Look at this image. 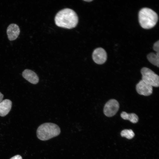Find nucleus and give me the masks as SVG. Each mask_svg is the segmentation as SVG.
<instances>
[{"label": "nucleus", "instance_id": "f257e3e1", "mask_svg": "<svg viewBox=\"0 0 159 159\" xmlns=\"http://www.w3.org/2000/svg\"><path fill=\"white\" fill-rule=\"evenodd\" d=\"M54 21L57 26L68 29L74 28L78 22L76 13L69 8H65L59 11L56 14Z\"/></svg>", "mask_w": 159, "mask_h": 159}, {"label": "nucleus", "instance_id": "f03ea898", "mask_svg": "<svg viewBox=\"0 0 159 159\" xmlns=\"http://www.w3.org/2000/svg\"><path fill=\"white\" fill-rule=\"evenodd\" d=\"M138 19L141 26L144 29H149L155 26L158 20V16L151 9L143 8L139 12Z\"/></svg>", "mask_w": 159, "mask_h": 159}, {"label": "nucleus", "instance_id": "7ed1b4c3", "mask_svg": "<svg viewBox=\"0 0 159 159\" xmlns=\"http://www.w3.org/2000/svg\"><path fill=\"white\" fill-rule=\"evenodd\" d=\"M59 127L57 124L47 122L40 125L37 130V135L39 140L45 141L58 135L60 133Z\"/></svg>", "mask_w": 159, "mask_h": 159}, {"label": "nucleus", "instance_id": "20e7f679", "mask_svg": "<svg viewBox=\"0 0 159 159\" xmlns=\"http://www.w3.org/2000/svg\"><path fill=\"white\" fill-rule=\"evenodd\" d=\"M142 80L152 87H158L159 85V77L150 69L143 67L141 70Z\"/></svg>", "mask_w": 159, "mask_h": 159}, {"label": "nucleus", "instance_id": "39448f33", "mask_svg": "<svg viewBox=\"0 0 159 159\" xmlns=\"http://www.w3.org/2000/svg\"><path fill=\"white\" fill-rule=\"evenodd\" d=\"M119 108V104L118 101L115 99H111L105 105L103 112L106 116L111 117L116 113Z\"/></svg>", "mask_w": 159, "mask_h": 159}, {"label": "nucleus", "instance_id": "423d86ee", "mask_svg": "<svg viewBox=\"0 0 159 159\" xmlns=\"http://www.w3.org/2000/svg\"><path fill=\"white\" fill-rule=\"evenodd\" d=\"M92 58L96 64H102L105 62L107 59V54L102 48L99 47L95 49L92 54Z\"/></svg>", "mask_w": 159, "mask_h": 159}, {"label": "nucleus", "instance_id": "0eeeda50", "mask_svg": "<svg viewBox=\"0 0 159 159\" xmlns=\"http://www.w3.org/2000/svg\"><path fill=\"white\" fill-rule=\"evenodd\" d=\"M136 89L139 94L145 96H149L153 92V87L142 80L136 85Z\"/></svg>", "mask_w": 159, "mask_h": 159}, {"label": "nucleus", "instance_id": "6e6552de", "mask_svg": "<svg viewBox=\"0 0 159 159\" xmlns=\"http://www.w3.org/2000/svg\"><path fill=\"white\" fill-rule=\"evenodd\" d=\"M20 32L19 26L15 24H11L8 27L6 32L9 39L10 41L15 40L18 37Z\"/></svg>", "mask_w": 159, "mask_h": 159}, {"label": "nucleus", "instance_id": "1a4fd4ad", "mask_svg": "<svg viewBox=\"0 0 159 159\" xmlns=\"http://www.w3.org/2000/svg\"><path fill=\"white\" fill-rule=\"evenodd\" d=\"M22 75L24 78L32 84H36L39 81V78L37 74L31 70H24L22 72Z\"/></svg>", "mask_w": 159, "mask_h": 159}, {"label": "nucleus", "instance_id": "9d476101", "mask_svg": "<svg viewBox=\"0 0 159 159\" xmlns=\"http://www.w3.org/2000/svg\"><path fill=\"white\" fill-rule=\"evenodd\" d=\"M12 103L9 99H5L0 103V116L4 117L7 115L11 110Z\"/></svg>", "mask_w": 159, "mask_h": 159}, {"label": "nucleus", "instance_id": "9b49d317", "mask_svg": "<svg viewBox=\"0 0 159 159\" xmlns=\"http://www.w3.org/2000/svg\"><path fill=\"white\" fill-rule=\"evenodd\" d=\"M121 117L124 120H129L132 123H137L138 120L137 115L134 113H128L123 111L120 114Z\"/></svg>", "mask_w": 159, "mask_h": 159}, {"label": "nucleus", "instance_id": "f8f14e48", "mask_svg": "<svg viewBox=\"0 0 159 159\" xmlns=\"http://www.w3.org/2000/svg\"><path fill=\"white\" fill-rule=\"evenodd\" d=\"M147 58L151 64L159 67V52H157L156 54L150 53L147 55Z\"/></svg>", "mask_w": 159, "mask_h": 159}, {"label": "nucleus", "instance_id": "ddd939ff", "mask_svg": "<svg viewBox=\"0 0 159 159\" xmlns=\"http://www.w3.org/2000/svg\"><path fill=\"white\" fill-rule=\"evenodd\" d=\"M120 134L122 137L129 139L132 138L135 135L134 132L131 129L124 130L121 131Z\"/></svg>", "mask_w": 159, "mask_h": 159}, {"label": "nucleus", "instance_id": "4468645a", "mask_svg": "<svg viewBox=\"0 0 159 159\" xmlns=\"http://www.w3.org/2000/svg\"><path fill=\"white\" fill-rule=\"evenodd\" d=\"M153 50L157 52H159V41L156 42L153 44ZM156 52V53H157Z\"/></svg>", "mask_w": 159, "mask_h": 159}, {"label": "nucleus", "instance_id": "2eb2a0df", "mask_svg": "<svg viewBox=\"0 0 159 159\" xmlns=\"http://www.w3.org/2000/svg\"><path fill=\"white\" fill-rule=\"evenodd\" d=\"M10 159H22V158L20 155H17L11 157Z\"/></svg>", "mask_w": 159, "mask_h": 159}, {"label": "nucleus", "instance_id": "dca6fc26", "mask_svg": "<svg viewBox=\"0 0 159 159\" xmlns=\"http://www.w3.org/2000/svg\"><path fill=\"white\" fill-rule=\"evenodd\" d=\"M4 95L0 92V103L3 100Z\"/></svg>", "mask_w": 159, "mask_h": 159}, {"label": "nucleus", "instance_id": "f3484780", "mask_svg": "<svg viewBox=\"0 0 159 159\" xmlns=\"http://www.w3.org/2000/svg\"><path fill=\"white\" fill-rule=\"evenodd\" d=\"M84 1H87V2H90L92 1V0H84Z\"/></svg>", "mask_w": 159, "mask_h": 159}]
</instances>
